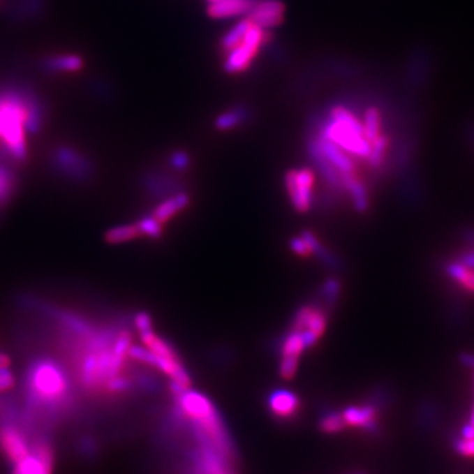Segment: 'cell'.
<instances>
[{
    "label": "cell",
    "mask_w": 474,
    "mask_h": 474,
    "mask_svg": "<svg viewBox=\"0 0 474 474\" xmlns=\"http://www.w3.org/2000/svg\"><path fill=\"white\" fill-rule=\"evenodd\" d=\"M31 84L19 82L0 83V141L1 151L15 161H24L28 154L25 120Z\"/></svg>",
    "instance_id": "1"
},
{
    "label": "cell",
    "mask_w": 474,
    "mask_h": 474,
    "mask_svg": "<svg viewBox=\"0 0 474 474\" xmlns=\"http://www.w3.org/2000/svg\"><path fill=\"white\" fill-rule=\"evenodd\" d=\"M320 136L356 157H369L371 144L365 138L362 121L346 107L337 105L332 108L329 120L320 128Z\"/></svg>",
    "instance_id": "2"
},
{
    "label": "cell",
    "mask_w": 474,
    "mask_h": 474,
    "mask_svg": "<svg viewBox=\"0 0 474 474\" xmlns=\"http://www.w3.org/2000/svg\"><path fill=\"white\" fill-rule=\"evenodd\" d=\"M29 392L40 405L54 406L62 402L69 390L65 371L50 360L36 362L29 371Z\"/></svg>",
    "instance_id": "3"
},
{
    "label": "cell",
    "mask_w": 474,
    "mask_h": 474,
    "mask_svg": "<svg viewBox=\"0 0 474 474\" xmlns=\"http://www.w3.org/2000/svg\"><path fill=\"white\" fill-rule=\"evenodd\" d=\"M265 34L264 29L258 25L252 23L251 28L248 29L243 41L228 50V56L224 61V70L230 74H236L246 69L252 59L255 57L258 49L264 44Z\"/></svg>",
    "instance_id": "4"
},
{
    "label": "cell",
    "mask_w": 474,
    "mask_h": 474,
    "mask_svg": "<svg viewBox=\"0 0 474 474\" xmlns=\"http://www.w3.org/2000/svg\"><path fill=\"white\" fill-rule=\"evenodd\" d=\"M285 185L290 200L298 212H307L313 203L315 173L311 169L290 170L285 178Z\"/></svg>",
    "instance_id": "5"
},
{
    "label": "cell",
    "mask_w": 474,
    "mask_h": 474,
    "mask_svg": "<svg viewBox=\"0 0 474 474\" xmlns=\"http://www.w3.org/2000/svg\"><path fill=\"white\" fill-rule=\"evenodd\" d=\"M52 162L58 172L74 179H84L93 172L90 160L81 151L68 145H61L53 151Z\"/></svg>",
    "instance_id": "6"
},
{
    "label": "cell",
    "mask_w": 474,
    "mask_h": 474,
    "mask_svg": "<svg viewBox=\"0 0 474 474\" xmlns=\"http://www.w3.org/2000/svg\"><path fill=\"white\" fill-rule=\"evenodd\" d=\"M54 454L47 443H36L31 453L15 464L13 474H53Z\"/></svg>",
    "instance_id": "7"
},
{
    "label": "cell",
    "mask_w": 474,
    "mask_h": 474,
    "mask_svg": "<svg viewBox=\"0 0 474 474\" xmlns=\"http://www.w3.org/2000/svg\"><path fill=\"white\" fill-rule=\"evenodd\" d=\"M377 406L371 402L366 405L349 406L343 411V419L346 426L359 427L365 429L370 434L378 432V420H377Z\"/></svg>",
    "instance_id": "8"
},
{
    "label": "cell",
    "mask_w": 474,
    "mask_h": 474,
    "mask_svg": "<svg viewBox=\"0 0 474 474\" xmlns=\"http://www.w3.org/2000/svg\"><path fill=\"white\" fill-rule=\"evenodd\" d=\"M285 7L279 0H261L255 1L249 12V19L260 28H273L282 23Z\"/></svg>",
    "instance_id": "9"
},
{
    "label": "cell",
    "mask_w": 474,
    "mask_h": 474,
    "mask_svg": "<svg viewBox=\"0 0 474 474\" xmlns=\"http://www.w3.org/2000/svg\"><path fill=\"white\" fill-rule=\"evenodd\" d=\"M0 447L12 463H19L31 453V448L17 428L6 426L0 429Z\"/></svg>",
    "instance_id": "10"
},
{
    "label": "cell",
    "mask_w": 474,
    "mask_h": 474,
    "mask_svg": "<svg viewBox=\"0 0 474 474\" xmlns=\"http://www.w3.org/2000/svg\"><path fill=\"white\" fill-rule=\"evenodd\" d=\"M270 413L279 419L292 417L299 410V398L289 390H274L267 398Z\"/></svg>",
    "instance_id": "11"
},
{
    "label": "cell",
    "mask_w": 474,
    "mask_h": 474,
    "mask_svg": "<svg viewBox=\"0 0 474 474\" xmlns=\"http://www.w3.org/2000/svg\"><path fill=\"white\" fill-rule=\"evenodd\" d=\"M41 69L47 74H57V73H74L80 71L84 65V61L78 54H53L43 58Z\"/></svg>",
    "instance_id": "12"
},
{
    "label": "cell",
    "mask_w": 474,
    "mask_h": 474,
    "mask_svg": "<svg viewBox=\"0 0 474 474\" xmlns=\"http://www.w3.org/2000/svg\"><path fill=\"white\" fill-rule=\"evenodd\" d=\"M316 142H318V147L322 151L324 158L329 163H332L340 173H356L355 172V163L348 157L341 148H339L332 141L324 139L322 136L319 139H316Z\"/></svg>",
    "instance_id": "13"
},
{
    "label": "cell",
    "mask_w": 474,
    "mask_h": 474,
    "mask_svg": "<svg viewBox=\"0 0 474 474\" xmlns=\"http://www.w3.org/2000/svg\"><path fill=\"white\" fill-rule=\"evenodd\" d=\"M255 4V0H220L211 3L207 11L214 19H227L251 12Z\"/></svg>",
    "instance_id": "14"
},
{
    "label": "cell",
    "mask_w": 474,
    "mask_h": 474,
    "mask_svg": "<svg viewBox=\"0 0 474 474\" xmlns=\"http://www.w3.org/2000/svg\"><path fill=\"white\" fill-rule=\"evenodd\" d=\"M343 187L349 193L353 200L355 209L365 212L369 209V195L365 185L359 179L356 173L343 174Z\"/></svg>",
    "instance_id": "15"
},
{
    "label": "cell",
    "mask_w": 474,
    "mask_h": 474,
    "mask_svg": "<svg viewBox=\"0 0 474 474\" xmlns=\"http://www.w3.org/2000/svg\"><path fill=\"white\" fill-rule=\"evenodd\" d=\"M188 205H190V197L187 194H178L175 197L162 202L161 205L154 209L153 216L163 224L174 218L178 212L187 209Z\"/></svg>",
    "instance_id": "16"
},
{
    "label": "cell",
    "mask_w": 474,
    "mask_h": 474,
    "mask_svg": "<svg viewBox=\"0 0 474 474\" xmlns=\"http://www.w3.org/2000/svg\"><path fill=\"white\" fill-rule=\"evenodd\" d=\"M45 7V0H16L10 12L15 20H31L38 17Z\"/></svg>",
    "instance_id": "17"
},
{
    "label": "cell",
    "mask_w": 474,
    "mask_h": 474,
    "mask_svg": "<svg viewBox=\"0 0 474 474\" xmlns=\"http://www.w3.org/2000/svg\"><path fill=\"white\" fill-rule=\"evenodd\" d=\"M445 273L454 282L461 285L466 291L474 292V272L471 270L469 267H466L464 264H461L459 260L448 262L445 265Z\"/></svg>",
    "instance_id": "18"
},
{
    "label": "cell",
    "mask_w": 474,
    "mask_h": 474,
    "mask_svg": "<svg viewBox=\"0 0 474 474\" xmlns=\"http://www.w3.org/2000/svg\"><path fill=\"white\" fill-rule=\"evenodd\" d=\"M140 336H141L144 346L151 350L153 353L162 356V357H168V359L179 360L177 350L168 341H165L160 336L156 335L153 331L141 334Z\"/></svg>",
    "instance_id": "19"
},
{
    "label": "cell",
    "mask_w": 474,
    "mask_h": 474,
    "mask_svg": "<svg viewBox=\"0 0 474 474\" xmlns=\"http://www.w3.org/2000/svg\"><path fill=\"white\" fill-rule=\"evenodd\" d=\"M140 230L138 223L136 224H126V225H119L115 228H111L105 232V240L108 244H121L131 242L136 237H139Z\"/></svg>",
    "instance_id": "20"
},
{
    "label": "cell",
    "mask_w": 474,
    "mask_h": 474,
    "mask_svg": "<svg viewBox=\"0 0 474 474\" xmlns=\"http://www.w3.org/2000/svg\"><path fill=\"white\" fill-rule=\"evenodd\" d=\"M251 25H252V22H251L249 17L235 24L231 29L221 38V47L228 52L233 47H237L243 41L248 29L251 28Z\"/></svg>",
    "instance_id": "21"
},
{
    "label": "cell",
    "mask_w": 474,
    "mask_h": 474,
    "mask_svg": "<svg viewBox=\"0 0 474 474\" xmlns=\"http://www.w3.org/2000/svg\"><path fill=\"white\" fill-rule=\"evenodd\" d=\"M362 126H364L365 138L369 140L371 144L381 135V112L376 107L368 108L364 115Z\"/></svg>",
    "instance_id": "22"
},
{
    "label": "cell",
    "mask_w": 474,
    "mask_h": 474,
    "mask_svg": "<svg viewBox=\"0 0 474 474\" xmlns=\"http://www.w3.org/2000/svg\"><path fill=\"white\" fill-rule=\"evenodd\" d=\"M246 117H248V111L244 107H239V108L227 111L218 116L215 120V127L220 131H228L242 124Z\"/></svg>",
    "instance_id": "23"
},
{
    "label": "cell",
    "mask_w": 474,
    "mask_h": 474,
    "mask_svg": "<svg viewBox=\"0 0 474 474\" xmlns=\"http://www.w3.org/2000/svg\"><path fill=\"white\" fill-rule=\"evenodd\" d=\"M306 349V344L303 340L302 332L291 331L289 335L285 337L283 344L281 347V353L283 356H291V357H301L302 353Z\"/></svg>",
    "instance_id": "24"
},
{
    "label": "cell",
    "mask_w": 474,
    "mask_h": 474,
    "mask_svg": "<svg viewBox=\"0 0 474 474\" xmlns=\"http://www.w3.org/2000/svg\"><path fill=\"white\" fill-rule=\"evenodd\" d=\"M325 329H327V313H324L322 309L313 306V311H311V315L309 318V322H307L304 331L313 334L319 340L320 337H323Z\"/></svg>",
    "instance_id": "25"
},
{
    "label": "cell",
    "mask_w": 474,
    "mask_h": 474,
    "mask_svg": "<svg viewBox=\"0 0 474 474\" xmlns=\"http://www.w3.org/2000/svg\"><path fill=\"white\" fill-rule=\"evenodd\" d=\"M387 148H389V138L385 135H380L371 142L369 157L366 158L369 162L370 168L377 169L381 166Z\"/></svg>",
    "instance_id": "26"
},
{
    "label": "cell",
    "mask_w": 474,
    "mask_h": 474,
    "mask_svg": "<svg viewBox=\"0 0 474 474\" xmlns=\"http://www.w3.org/2000/svg\"><path fill=\"white\" fill-rule=\"evenodd\" d=\"M15 174L6 165L0 163V205L11 198L15 187Z\"/></svg>",
    "instance_id": "27"
},
{
    "label": "cell",
    "mask_w": 474,
    "mask_h": 474,
    "mask_svg": "<svg viewBox=\"0 0 474 474\" xmlns=\"http://www.w3.org/2000/svg\"><path fill=\"white\" fill-rule=\"evenodd\" d=\"M319 427L325 434H337V432L344 429L346 422H344L341 414L331 411V413L324 414V417L320 419Z\"/></svg>",
    "instance_id": "28"
},
{
    "label": "cell",
    "mask_w": 474,
    "mask_h": 474,
    "mask_svg": "<svg viewBox=\"0 0 474 474\" xmlns=\"http://www.w3.org/2000/svg\"><path fill=\"white\" fill-rule=\"evenodd\" d=\"M138 225H139L140 233L149 237V239H160L162 233H163L161 223L156 219L153 215L142 218L138 223Z\"/></svg>",
    "instance_id": "29"
},
{
    "label": "cell",
    "mask_w": 474,
    "mask_h": 474,
    "mask_svg": "<svg viewBox=\"0 0 474 474\" xmlns=\"http://www.w3.org/2000/svg\"><path fill=\"white\" fill-rule=\"evenodd\" d=\"M298 362H299V357L283 356L279 364V376L283 380H292L298 369Z\"/></svg>",
    "instance_id": "30"
},
{
    "label": "cell",
    "mask_w": 474,
    "mask_h": 474,
    "mask_svg": "<svg viewBox=\"0 0 474 474\" xmlns=\"http://www.w3.org/2000/svg\"><path fill=\"white\" fill-rule=\"evenodd\" d=\"M313 306H302L301 309L297 311L295 316H294V320H292V328L291 331H297V332H303L306 329V325H307V322H309V318L311 315V311H313Z\"/></svg>",
    "instance_id": "31"
},
{
    "label": "cell",
    "mask_w": 474,
    "mask_h": 474,
    "mask_svg": "<svg viewBox=\"0 0 474 474\" xmlns=\"http://www.w3.org/2000/svg\"><path fill=\"white\" fill-rule=\"evenodd\" d=\"M290 248L292 251V253H295L297 255H299L302 258H309L310 255H313V248L310 243L303 237L301 235V237H295V239H291L290 242Z\"/></svg>",
    "instance_id": "32"
},
{
    "label": "cell",
    "mask_w": 474,
    "mask_h": 474,
    "mask_svg": "<svg viewBox=\"0 0 474 474\" xmlns=\"http://www.w3.org/2000/svg\"><path fill=\"white\" fill-rule=\"evenodd\" d=\"M131 386H132V383L128 378L116 376L112 380H110L105 383V387L108 393L120 394L128 392L131 389Z\"/></svg>",
    "instance_id": "33"
},
{
    "label": "cell",
    "mask_w": 474,
    "mask_h": 474,
    "mask_svg": "<svg viewBox=\"0 0 474 474\" xmlns=\"http://www.w3.org/2000/svg\"><path fill=\"white\" fill-rule=\"evenodd\" d=\"M340 282L336 278H329L323 286V297L325 301L331 304H335L337 302V297L340 294Z\"/></svg>",
    "instance_id": "34"
},
{
    "label": "cell",
    "mask_w": 474,
    "mask_h": 474,
    "mask_svg": "<svg viewBox=\"0 0 474 474\" xmlns=\"http://www.w3.org/2000/svg\"><path fill=\"white\" fill-rule=\"evenodd\" d=\"M454 451L464 457H474V438L473 439H457L453 444Z\"/></svg>",
    "instance_id": "35"
},
{
    "label": "cell",
    "mask_w": 474,
    "mask_h": 474,
    "mask_svg": "<svg viewBox=\"0 0 474 474\" xmlns=\"http://www.w3.org/2000/svg\"><path fill=\"white\" fill-rule=\"evenodd\" d=\"M135 325L139 331L140 335L141 334H145V332H149V331H153L151 329V315L148 313H138L136 316H135Z\"/></svg>",
    "instance_id": "36"
},
{
    "label": "cell",
    "mask_w": 474,
    "mask_h": 474,
    "mask_svg": "<svg viewBox=\"0 0 474 474\" xmlns=\"http://www.w3.org/2000/svg\"><path fill=\"white\" fill-rule=\"evenodd\" d=\"M170 163L175 169L184 170L190 165V157L186 154L185 151H175L170 156Z\"/></svg>",
    "instance_id": "37"
},
{
    "label": "cell",
    "mask_w": 474,
    "mask_h": 474,
    "mask_svg": "<svg viewBox=\"0 0 474 474\" xmlns=\"http://www.w3.org/2000/svg\"><path fill=\"white\" fill-rule=\"evenodd\" d=\"M13 385H15V378H13L10 370L0 374V392H6V390L11 389Z\"/></svg>",
    "instance_id": "38"
},
{
    "label": "cell",
    "mask_w": 474,
    "mask_h": 474,
    "mask_svg": "<svg viewBox=\"0 0 474 474\" xmlns=\"http://www.w3.org/2000/svg\"><path fill=\"white\" fill-rule=\"evenodd\" d=\"M459 361L463 364L464 366L466 368H471V369H474V355L473 353H461L459 356Z\"/></svg>",
    "instance_id": "39"
},
{
    "label": "cell",
    "mask_w": 474,
    "mask_h": 474,
    "mask_svg": "<svg viewBox=\"0 0 474 474\" xmlns=\"http://www.w3.org/2000/svg\"><path fill=\"white\" fill-rule=\"evenodd\" d=\"M461 439H473L474 438V426L468 423L461 428Z\"/></svg>",
    "instance_id": "40"
},
{
    "label": "cell",
    "mask_w": 474,
    "mask_h": 474,
    "mask_svg": "<svg viewBox=\"0 0 474 474\" xmlns=\"http://www.w3.org/2000/svg\"><path fill=\"white\" fill-rule=\"evenodd\" d=\"M11 364V360L7 355L0 353V368H8Z\"/></svg>",
    "instance_id": "41"
},
{
    "label": "cell",
    "mask_w": 474,
    "mask_h": 474,
    "mask_svg": "<svg viewBox=\"0 0 474 474\" xmlns=\"http://www.w3.org/2000/svg\"><path fill=\"white\" fill-rule=\"evenodd\" d=\"M471 424H473V426H474V406H473V411H472V415H471Z\"/></svg>",
    "instance_id": "42"
},
{
    "label": "cell",
    "mask_w": 474,
    "mask_h": 474,
    "mask_svg": "<svg viewBox=\"0 0 474 474\" xmlns=\"http://www.w3.org/2000/svg\"><path fill=\"white\" fill-rule=\"evenodd\" d=\"M209 3H216V1H220V0H207Z\"/></svg>",
    "instance_id": "43"
},
{
    "label": "cell",
    "mask_w": 474,
    "mask_h": 474,
    "mask_svg": "<svg viewBox=\"0 0 474 474\" xmlns=\"http://www.w3.org/2000/svg\"><path fill=\"white\" fill-rule=\"evenodd\" d=\"M471 136H472V138H473V140H474V128H472V132H471Z\"/></svg>",
    "instance_id": "44"
},
{
    "label": "cell",
    "mask_w": 474,
    "mask_h": 474,
    "mask_svg": "<svg viewBox=\"0 0 474 474\" xmlns=\"http://www.w3.org/2000/svg\"><path fill=\"white\" fill-rule=\"evenodd\" d=\"M3 3H4V0H0V8L3 7Z\"/></svg>",
    "instance_id": "45"
},
{
    "label": "cell",
    "mask_w": 474,
    "mask_h": 474,
    "mask_svg": "<svg viewBox=\"0 0 474 474\" xmlns=\"http://www.w3.org/2000/svg\"><path fill=\"white\" fill-rule=\"evenodd\" d=\"M356 474H365V473H356Z\"/></svg>",
    "instance_id": "46"
}]
</instances>
